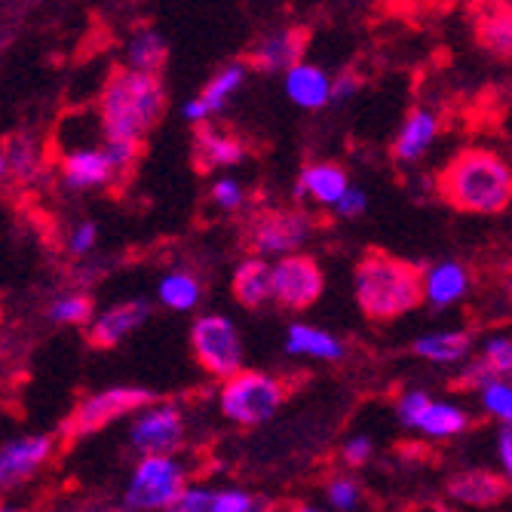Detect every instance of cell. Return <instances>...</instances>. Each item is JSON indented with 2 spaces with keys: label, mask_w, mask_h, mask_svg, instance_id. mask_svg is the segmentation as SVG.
I'll return each mask as SVG.
<instances>
[{
  "label": "cell",
  "mask_w": 512,
  "mask_h": 512,
  "mask_svg": "<svg viewBox=\"0 0 512 512\" xmlns=\"http://www.w3.org/2000/svg\"><path fill=\"white\" fill-rule=\"evenodd\" d=\"M356 304L371 322H393L417 310L424 295V270L384 249H368L353 270Z\"/></svg>",
  "instance_id": "obj_1"
},
{
  "label": "cell",
  "mask_w": 512,
  "mask_h": 512,
  "mask_svg": "<svg viewBox=\"0 0 512 512\" xmlns=\"http://www.w3.org/2000/svg\"><path fill=\"white\" fill-rule=\"evenodd\" d=\"M436 191L457 212L500 215L512 203V166L494 151H460L439 172Z\"/></svg>",
  "instance_id": "obj_2"
},
{
  "label": "cell",
  "mask_w": 512,
  "mask_h": 512,
  "mask_svg": "<svg viewBox=\"0 0 512 512\" xmlns=\"http://www.w3.org/2000/svg\"><path fill=\"white\" fill-rule=\"evenodd\" d=\"M166 111V92L160 77L114 68L99 96V120L105 142H145Z\"/></svg>",
  "instance_id": "obj_3"
},
{
  "label": "cell",
  "mask_w": 512,
  "mask_h": 512,
  "mask_svg": "<svg viewBox=\"0 0 512 512\" xmlns=\"http://www.w3.org/2000/svg\"><path fill=\"white\" fill-rule=\"evenodd\" d=\"M289 387L264 375V371H240L237 378L224 381L221 387V414L227 421H234L240 427H258L279 411V405L286 402Z\"/></svg>",
  "instance_id": "obj_4"
},
{
  "label": "cell",
  "mask_w": 512,
  "mask_h": 512,
  "mask_svg": "<svg viewBox=\"0 0 512 512\" xmlns=\"http://www.w3.org/2000/svg\"><path fill=\"white\" fill-rule=\"evenodd\" d=\"M154 402H157V396L151 390H142V387H108L102 393H92L71 411V417L62 424V439L74 442V439L92 436V433L105 430L111 421H117V417H123L129 411H145Z\"/></svg>",
  "instance_id": "obj_5"
},
{
  "label": "cell",
  "mask_w": 512,
  "mask_h": 512,
  "mask_svg": "<svg viewBox=\"0 0 512 512\" xmlns=\"http://www.w3.org/2000/svg\"><path fill=\"white\" fill-rule=\"evenodd\" d=\"M191 350L212 378L230 381L243 371V341L237 325L224 316H197L191 325Z\"/></svg>",
  "instance_id": "obj_6"
},
{
  "label": "cell",
  "mask_w": 512,
  "mask_h": 512,
  "mask_svg": "<svg viewBox=\"0 0 512 512\" xmlns=\"http://www.w3.org/2000/svg\"><path fill=\"white\" fill-rule=\"evenodd\" d=\"M184 488V470L175 457H142L123 500L129 509H175Z\"/></svg>",
  "instance_id": "obj_7"
},
{
  "label": "cell",
  "mask_w": 512,
  "mask_h": 512,
  "mask_svg": "<svg viewBox=\"0 0 512 512\" xmlns=\"http://www.w3.org/2000/svg\"><path fill=\"white\" fill-rule=\"evenodd\" d=\"M310 230H313V221L304 212L270 209L252 221L249 249L258 252V258H267V255L289 258V255H298V246L310 237Z\"/></svg>",
  "instance_id": "obj_8"
},
{
  "label": "cell",
  "mask_w": 512,
  "mask_h": 512,
  "mask_svg": "<svg viewBox=\"0 0 512 512\" xmlns=\"http://www.w3.org/2000/svg\"><path fill=\"white\" fill-rule=\"evenodd\" d=\"M325 292V276L313 255H289L273 264V301L286 310H307Z\"/></svg>",
  "instance_id": "obj_9"
},
{
  "label": "cell",
  "mask_w": 512,
  "mask_h": 512,
  "mask_svg": "<svg viewBox=\"0 0 512 512\" xmlns=\"http://www.w3.org/2000/svg\"><path fill=\"white\" fill-rule=\"evenodd\" d=\"M129 442L142 457H172L184 445V417L175 405H151L135 414Z\"/></svg>",
  "instance_id": "obj_10"
},
{
  "label": "cell",
  "mask_w": 512,
  "mask_h": 512,
  "mask_svg": "<svg viewBox=\"0 0 512 512\" xmlns=\"http://www.w3.org/2000/svg\"><path fill=\"white\" fill-rule=\"evenodd\" d=\"M307 28H279L255 43V50L249 53V65L258 71H292L304 62L307 53Z\"/></svg>",
  "instance_id": "obj_11"
},
{
  "label": "cell",
  "mask_w": 512,
  "mask_h": 512,
  "mask_svg": "<svg viewBox=\"0 0 512 512\" xmlns=\"http://www.w3.org/2000/svg\"><path fill=\"white\" fill-rule=\"evenodd\" d=\"M56 451V439L53 436H25V439H13L0 451V482L10 491L13 485L31 479L46 460Z\"/></svg>",
  "instance_id": "obj_12"
},
{
  "label": "cell",
  "mask_w": 512,
  "mask_h": 512,
  "mask_svg": "<svg viewBox=\"0 0 512 512\" xmlns=\"http://www.w3.org/2000/svg\"><path fill=\"white\" fill-rule=\"evenodd\" d=\"M148 316H151L148 301H123V304H114L105 313H99L96 322L89 325L86 341H89V347H96V350H111V347L123 344Z\"/></svg>",
  "instance_id": "obj_13"
},
{
  "label": "cell",
  "mask_w": 512,
  "mask_h": 512,
  "mask_svg": "<svg viewBox=\"0 0 512 512\" xmlns=\"http://www.w3.org/2000/svg\"><path fill=\"white\" fill-rule=\"evenodd\" d=\"M120 175L105 148H77L62 157V181L71 191L108 188Z\"/></svg>",
  "instance_id": "obj_14"
},
{
  "label": "cell",
  "mask_w": 512,
  "mask_h": 512,
  "mask_svg": "<svg viewBox=\"0 0 512 512\" xmlns=\"http://www.w3.org/2000/svg\"><path fill=\"white\" fill-rule=\"evenodd\" d=\"M350 191V178L338 163H313L298 175L295 197L310 200L316 206H338Z\"/></svg>",
  "instance_id": "obj_15"
},
{
  "label": "cell",
  "mask_w": 512,
  "mask_h": 512,
  "mask_svg": "<svg viewBox=\"0 0 512 512\" xmlns=\"http://www.w3.org/2000/svg\"><path fill=\"white\" fill-rule=\"evenodd\" d=\"M509 488H512L509 479H503V476H497L491 470H463V473L448 479V494L457 503L479 506V509L503 503Z\"/></svg>",
  "instance_id": "obj_16"
},
{
  "label": "cell",
  "mask_w": 512,
  "mask_h": 512,
  "mask_svg": "<svg viewBox=\"0 0 512 512\" xmlns=\"http://www.w3.org/2000/svg\"><path fill=\"white\" fill-rule=\"evenodd\" d=\"M473 31H476V40L488 56L512 59V7L509 4L476 7Z\"/></svg>",
  "instance_id": "obj_17"
},
{
  "label": "cell",
  "mask_w": 512,
  "mask_h": 512,
  "mask_svg": "<svg viewBox=\"0 0 512 512\" xmlns=\"http://www.w3.org/2000/svg\"><path fill=\"white\" fill-rule=\"evenodd\" d=\"M246 157V145L237 135L221 132L209 123L197 126V138H194V166L200 172H209L215 166H234Z\"/></svg>",
  "instance_id": "obj_18"
},
{
  "label": "cell",
  "mask_w": 512,
  "mask_h": 512,
  "mask_svg": "<svg viewBox=\"0 0 512 512\" xmlns=\"http://www.w3.org/2000/svg\"><path fill=\"white\" fill-rule=\"evenodd\" d=\"M436 132H439V117L427 108H414L408 111L402 129L396 132V142H393V157L402 163H414L421 160L430 145L436 142Z\"/></svg>",
  "instance_id": "obj_19"
},
{
  "label": "cell",
  "mask_w": 512,
  "mask_h": 512,
  "mask_svg": "<svg viewBox=\"0 0 512 512\" xmlns=\"http://www.w3.org/2000/svg\"><path fill=\"white\" fill-rule=\"evenodd\" d=\"M332 89H335V83L329 80V74L310 62H301L298 68H292L286 74V96L304 111H319L329 105Z\"/></svg>",
  "instance_id": "obj_20"
},
{
  "label": "cell",
  "mask_w": 512,
  "mask_h": 512,
  "mask_svg": "<svg viewBox=\"0 0 512 512\" xmlns=\"http://www.w3.org/2000/svg\"><path fill=\"white\" fill-rule=\"evenodd\" d=\"M470 292V270L460 261H442L424 270V295L433 307H451Z\"/></svg>",
  "instance_id": "obj_21"
},
{
  "label": "cell",
  "mask_w": 512,
  "mask_h": 512,
  "mask_svg": "<svg viewBox=\"0 0 512 512\" xmlns=\"http://www.w3.org/2000/svg\"><path fill=\"white\" fill-rule=\"evenodd\" d=\"M230 292L234 301L243 304L246 310H258L264 301L273 298V267L264 258H249L234 270L230 279Z\"/></svg>",
  "instance_id": "obj_22"
},
{
  "label": "cell",
  "mask_w": 512,
  "mask_h": 512,
  "mask_svg": "<svg viewBox=\"0 0 512 512\" xmlns=\"http://www.w3.org/2000/svg\"><path fill=\"white\" fill-rule=\"evenodd\" d=\"M473 350V335L463 329H451V332H430L424 338H417L411 353L421 356L427 362H439V365H451V362H463Z\"/></svg>",
  "instance_id": "obj_23"
},
{
  "label": "cell",
  "mask_w": 512,
  "mask_h": 512,
  "mask_svg": "<svg viewBox=\"0 0 512 512\" xmlns=\"http://www.w3.org/2000/svg\"><path fill=\"white\" fill-rule=\"evenodd\" d=\"M169 59V46L166 40L145 28V31H135L132 40L126 43V68L129 71H138V74H151V77H160V68L166 65Z\"/></svg>",
  "instance_id": "obj_24"
},
{
  "label": "cell",
  "mask_w": 512,
  "mask_h": 512,
  "mask_svg": "<svg viewBox=\"0 0 512 512\" xmlns=\"http://www.w3.org/2000/svg\"><path fill=\"white\" fill-rule=\"evenodd\" d=\"M289 353L295 356H313V359H325V362H341L344 359V344L322 332V329H313V325H304V322H295L289 329Z\"/></svg>",
  "instance_id": "obj_25"
},
{
  "label": "cell",
  "mask_w": 512,
  "mask_h": 512,
  "mask_svg": "<svg viewBox=\"0 0 512 512\" xmlns=\"http://www.w3.org/2000/svg\"><path fill=\"white\" fill-rule=\"evenodd\" d=\"M43 166V157H40V145L34 142V138L28 135H13L7 138L4 145V175L7 178H19V184H28L37 178Z\"/></svg>",
  "instance_id": "obj_26"
},
{
  "label": "cell",
  "mask_w": 512,
  "mask_h": 512,
  "mask_svg": "<svg viewBox=\"0 0 512 512\" xmlns=\"http://www.w3.org/2000/svg\"><path fill=\"white\" fill-rule=\"evenodd\" d=\"M157 295H160V304H166L169 310H194L203 298V286L197 276L175 270L160 279Z\"/></svg>",
  "instance_id": "obj_27"
},
{
  "label": "cell",
  "mask_w": 512,
  "mask_h": 512,
  "mask_svg": "<svg viewBox=\"0 0 512 512\" xmlns=\"http://www.w3.org/2000/svg\"><path fill=\"white\" fill-rule=\"evenodd\" d=\"M467 427H470V417H467V411H463V408H457L451 402H433L417 430L433 436V439H451V436L463 433Z\"/></svg>",
  "instance_id": "obj_28"
},
{
  "label": "cell",
  "mask_w": 512,
  "mask_h": 512,
  "mask_svg": "<svg viewBox=\"0 0 512 512\" xmlns=\"http://www.w3.org/2000/svg\"><path fill=\"white\" fill-rule=\"evenodd\" d=\"M243 80H246V65H243V62H230V65H224V68L203 86V92H200V99H203V105L209 108V114H218V111L227 105V99L234 96V92L243 86Z\"/></svg>",
  "instance_id": "obj_29"
},
{
  "label": "cell",
  "mask_w": 512,
  "mask_h": 512,
  "mask_svg": "<svg viewBox=\"0 0 512 512\" xmlns=\"http://www.w3.org/2000/svg\"><path fill=\"white\" fill-rule=\"evenodd\" d=\"M494 381H512V338H491L479 356Z\"/></svg>",
  "instance_id": "obj_30"
},
{
  "label": "cell",
  "mask_w": 512,
  "mask_h": 512,
  "mask_svg": "<svg viewBox=\"0 0 512 512\" xmlns=\"http://www.w3.org/2000/svg\"><path fill=\"white\" fill-rule=\"evenodd\" d=\"M482 405L491 417L503 421L506 427H512V381H491L479 390Z\"/></svg>",
  "instance_id": "obj_31"
},
{
  "label": "cell",
  "mask_w": 512,
  "mask_h": 512,
  "mask_svg": "<svg viewBox=\"0 0 512 512\" xmlns=\"http://www.w3.org/2000/svg\"><path fill=\"white\" fill-rule=\"evenodd\" d=\"M50 319L59 325H86L92 319V301L86 295H65L50 307Z\"/></svg>",
  "instance_id": "obj_32"
},
{
  "label": "cell",
  "mask_w": 512,
  "mask_h": 512,
  "mask_svg": "<svg viewBox=\"0 0 512 512\" xmlns=\"http://www.w3.org/2000/svg\"><path fill=\"white\" fill-rule=\"evenodd\" d=\"M430 405H433V399H430L427 393L411 390V393H405V396L399 399L396 414H399V421H402L405 427H421V421H424V414L430 411Z\"/></svg>",
  "instance_id": "obj_33"
},
{
  "label": "cell",
  "mask_w": 512,
  "mask_h": 512,
  "mask_svg": "<svg viewBox=\"0 0 512 512\" xmlns=\"http://www.w3.org/2000/svg\"><path fill=\"white\" fill-rule=\"evenodd\" d=\"M212 200L224 212H237L246 203V191L240 188V181H234V178H218L215 188H212Z\"/></svg>",
  "instance_id": "obj_34"
},
{
  "label": "cell",
  "mask_w": 512,
  "mask_h": 512,
  "mask_svg": "<svg viewBox=\"0 0 512 512\" xmlns=\"http://www.w3.org/2000/svg\"><path fill=\"white\" fill-rule=\"evenodd\" d=\"M359 497H362L359 482H353V479H347V476H335V479L329 482V500H332L335 509L350 512V509L359 503Z\"/></svg>",
  "instance_id": "obj_35"
},
{
  "label": "cell",
  "mask_w": 512,
  "mask_h": 512,
  "mask_svg": "<svg viewBox=\"0 0 512 512\" xmlns=\"http://www.w3.org/2000/svg\"><path fill=\"white\" fill-rule=\"evenodd\" d=\"M212 512H261L258 503L246 494V491H215V500H212Z\"/></svg>",
  "instance_id": "obj_36"
},
{
  "label": "cell",
  "mask_w": 512,
  "mask_h": 512,
  "mask_svg": "<svg viewBox=\"0 0 512 512\" xmlns=\"http://www.w3.org/2000/svg\"><path fill=\"white\" fill-rule=\"evenodd\" d=\"M105 151H108V157H111V163H114V169L120 175V172H129L138 163V157H142V142H108Z\"/></svg>",
  "instance_id": "obj_37"
},
{
  "label": "cell",
  "mask_w": 512,
  "mask_h": 512,
  "mask_svg": "<svg viewBox=\"0 0 512 512\" xmlns=\"http://www.w3.org/2000/svg\"><path fill=\"white\" fill-rule=\"evenodd\" d=\"M96 237H99V224L96 221H86V224L74 227L71 237H68V252L77 255V258L92 252V246H96Z\"/></svg>",
  "instance_id": "obj_38"
},
{
  "label": "cell",
  "mask_w": 512,
  "mask_h": 512,
  "mask_svg": "<svg viewBox=\"0 0 512 512\" xmlns=\"http://www.w3.org/2000/svg\"><path fill=\"white\" fill-rule=\"evenodd\" d=\"M212 500H215V494L212 491H206V488H184V494H181V500L175 503V509L172 512H212Z\"/></svg>",
  "instance_id": "obj_39"
},
{
  "label": "cell",
  "mask_w": 512,
  "mask_h": 512,
  "mask_svg": "<svg viewBox=\"0 0 512 512\" xmlns=\"http://www.w3.org/2000/svg\"><path fill=\"white\" fill-rule=\"evenodd\" d=\"M371 448H375V445H371L368 436H356V439H350L344 445L341 457H344L347 467H362V463H368V457H371Z\"/></svg>",
  "instance_id": "obj_40"
},
{
  "label": "cell",
  "mask_w": 512,
  "mask_h": 512,
  "mask_svg": "<svg viewBox=\"0 0 512 512\" xmlns=\"http://www.w3.org/2000/svg\"><path fill=\"white\" fill-rule=\"evenodd\" d=\"M365 209H368V197H365V191H359V188H350L347 197L335 206L338 218H359Z\"/></svg>",
  "instance_id": "obj_41"
},
{
  "label": "cell",
  "mask_w": 512,
  "mask_h": 512,
  "mask_svg": "<svg viewBox=\"0 0 512 512\" xmlns=\"http://www.w3.org/2000/svg\"><path fill=\"white\" fill-rule=\"evenodd\" d=\"M356 89H359V77H356L353 71H344V74L335 80V89H332V102H347Z\"/></svg>",
  "instance_id": "obj_42"
},
{
  "label": "cell",
  "mask_w": 512,
  "mask_h": 512,
  "mask_svg": "<svg viewBox=\"0 0 512 512\" xmlns=\"http://www.w3.org/2000/svg\"><path fill=\"white\" fill-rule=\"evenodd\" d=\"M497 451H500V460H503V470H506V476H509V485H512V427H506V430L500 433Z\"/></svg>",
  "instance_id": "obj_43"
},
{
  "label": "cell",
  "mask_w": 512,
  "mask_h": 512,
  "mask_svg": "<svg viewBox=\"0 0 512 512\" xmlns=\"http://www.w3.org/2000/svg\"><path fill=\"white\" fill-rule=\"evenodd\" d=\"M184 117H188L191 123H197V126H203V123H206V117H209V108H206V105H203V99L197 96L194 102L184 105Z\"/></svg>",
  "instance_id": "obj_44"
},
{
  "label": "cell",
  "mask_w": 512,
  "mask_h": 512,
  "mask_svg": "<svg viewBox=\"0 0 512 512\" xmlns=\"http://www.w3.org/2000/svg\"><path fill=\"white\" fill-rule=\"evenodd\" d=\"M292 512H319V509H310V506H295Z\"/></svg>",
  "instance_id": "obj_45"
},
{
  "label": "cell",
  "mask_w": 512,
  "mask_h": 512,
  "mask_svg": "<svg viewBox=\"0 0 512 512\" xmlns=\"http://www.w3.org/2000/svg\"><path fill=\"white\" fill-rule=\"evenodd\" d=\"M4 512H19V509H10V506H7V509H4Z\"/></svg>",
  "instance_id": "obj_46"
}]
</instances>
